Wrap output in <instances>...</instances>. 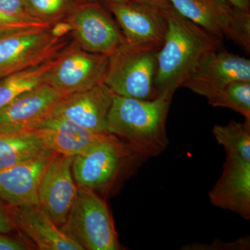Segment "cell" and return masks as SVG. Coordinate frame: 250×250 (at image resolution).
I'll use <instances>...</instances> for the list:
<instances>
[{"label":"cell","instance_id":"obj_1","mask_svg":"<svg viewBox=\"0 0 250 250\" xmlns=\"http://www.w3.org/2000/svg\"><path fill=\"white\" fill-rule=\"evenodd\" d=\"M167 28L157 55L156 97L172 99L207 54L218 50L222 40L189 21L171 6L162 9Z\"/></svg>","mask_w":250,"mask_h":250},{"label":"cell","instance_id":"obj_2","mask_svg":"<svg viewBox=\"0 0 250 250\" xmlns=\"http://www.w3.org/2000/svg\"><path fill=\"white\" fill-rule=\"evenodd\" d=\"M171 101L164 96L141 100L115 95L107 117L108 131L147 159L160 155L170 144L166 121Z\"/></svg>","mask_w":250,"mask_h":250},{"label":"cell","instance_id":"obj_3","mask_svg":"<svg viewBox=\"0 0 250 250\" xmlns=\"http://www.w3.org/2000/svg\"><path fill=\"white\" fill-rule=\"evenodd\" d=\"M147 159L110 133L89 150L74 157L72 174L79 187L107 192Z\"/></svg>","mask_w":250,"mask_h":250},{"label":"cell","instance_id":"obj_4","mask_svg":"<svg viewBox=\"0 0 250 250\" xmlns=\"http://www.w3.org/2000/svg\"><path fill=\"white\" fill-rule=\"evenodd\" d=\"M161 47L125 41L108 57L103 83L115 95L141 100L156 98L154 80Z\"/></svg>","mask_w":250,"mask_h":250},{"label":"cell","instance_id":"obj_5","mask_svg":"<svg viewBox=\"0 0 250 250\" xmlns=\"http://www.w3.org/2000/svg\"><path fill=\"white\" fill-rule=\"evenodd\" d=\"M88 250H118V235L108 206L95 190L79 187L66 223L61 228Z\"/></svg>","mask_w":250,"mask_h":250},{"label":"cell","instance_id":"obj_6","mask_svg":"<svg viewBox=\"0 0 250 250\" xmlns=\"http://www.w3.org/2000/svg\"><path fill=\"white\" fill-rule=\"evenodd\" d=\"M177 12L219 39L250 51V12L223 0H167Z\"/></svg>","mask_w":250,"mask_h":250},{"label":"cell","instance_id":"obj_7","mask_svg":"<svg viewBox=\"0 0 250 250\" xmlns=\"http://www.w3.org/2000/svg\"><path fill=\"white\" fill-rule=\"evenodd\" d=\"M50 28L21 31L0 39V79L54 59L71 42V34L57 37Z\"/></svg>","mask_w":250,"mask_h":250},{"label":"cell","instance_id":"obj_8","mask_svg":"<svg viewBox=\"0 0 250 250\" xmlns=\"http://www.w3.org/2000/svg\"><path fill=\"white\" fill-rule=\"evenodd\" d=\"M108 57L87 52L72 39L61 52L45 83L62 96L103 83Z\"/></svg>","mask_w":250,"mask_h":250},{"label":"cell","instance_id":"obj_9","mask_svg":"<svg viewBox=\"0 0 250 250\" xmlns=\"http://www.w3.org/2000/svg\"><path fill=\"white\" fill-rule=\"evenodd\" d=\"M67 21L72 39L87 52L109 56L125 42L121 29L100 1L79 5Z\"/></svg>","mask_w":250,"mask_h":250},{"label":"cell","instance_id":"obj_10","mask_svg":"<svg viewBox=\"0 0 250 250\" xmlns=\"http://www.w3.org/2000/svg\"><path fill=\"white\" fill-rule=\"evenodd\" d=\"M101 3L116 18L126 42L162 46L167 28L162 9L134 0Z\"/></svg>","mask_w":250,"mask_h":250},{"label":"cell","instance_id":"obj_11","mask_svg":"<svg viewBox=\"0 0 250 250\" xmlns=\"http://www.w3.org/2000/svg\"><path fill=\"white\" fill-rule=\"evenodd\" d=\"M73 159L56 154L42 174L38 190L39 205L59 228L66 223L78 191L72 174Z\"/></svg>","mask_w":250,"mask_h":250},{"label":"cell","instance_id":"obj_12","mask_svg":"<svg viewBox=\"0 0 250 250\" xmlns=\"http://www.w3.org/2000/svg\"><path fill=\"white\" fill-rule=\"evenodd\" d=\"M115 94L104 83L62 97L49 116L60 117L99 134L109 133L107 117Z\"/></svg>","mask_w":250,"mask_h":250},{"label":"cell","instance_id":"obj_13","mask_svg":"<svg viewBox=\"0 0 250 250\" xmlns=\"http://www.w3.org/2000/svg\"><path fill=\"white\" fill-rule=\"evenodd\" d=\"M62 97L46 83L21 93L0 109V132L34 129Z\"/></svg>","mask_w":250,"mask_h":250},{"label":"cell","instance_id":"obj_14","mask_svg":"<svg viewBox=\"0 0 250 250\" xmlns=\"http://www.w3.org/2000/svg\"><path fill=\"white\" fill-rule=\"evenodd\" d=\"M57 153L49 149L33 159L0 170V199L9 207L39 205L42 174Z\"/></svg>","mask_w":250,"mask_h":250},{"label":"cell","instance_id":"obj_15","mask_svg":"<svg viewBox=\"0 0 250 250\" xmlns=\"http://www.w3.org/2000/svg\"><path fill=\"white\" fill-rule=\"evenodd\" d=\"M210 202L250 219V161L227 155L221 175L208 192Z\"/></svg>","mask_w":250,"mask_h":250},{"label":"cell","instance_id":"obj_16","mask_svg":"<svg viewBox=\"0 0 250 250\" xmlns=\"http://www.w3.org/2000/svg\"><path fill=\"white\" fill-rule=\"evenodd\" d=\"M235 81L250 82L249 59L218 49L202 59L182 87L202 96Z\"/></svg>","mask_w":250,"mask_h":250},{"label":"cell","instance_id":"obj_17","mask_svg":"<svg viewBox=\"0 0 250 250\" xmlns=\"http://www.w3.org/2000/svg\"><path fill=\"white\" fill-rule=\"evenodd\" d=\"M15 228L41 250H83L77 240L57 226L39 205L9 207Z\"/></svg>","mask_w":250,"mask_h":250},{"label":"cell","instance_id":"obj_18","mask_svg":"<svg viewBox=\"0 0 250 250\" xmlns=\"http://www.w3.org/2000/svg\"><path fill=\"white\" fill-rule=\"evenodd\" d=\"M33 129L37 131L49 149L72 157L89 150L110 134L93 132L65 118L52 116Z\"/></svg>","mask_w":250,"mask_h":250},{"label":"cell","instance_id":"obj_19","mask_svg":"<svg viewBox=\"0 0 250 250\" xmlns=\"http://www.w3.org/2000/svg\"><path fill=\"white\" fill-rule=\"evenodd\" d=\"M35 129L0 132V170L49 150Z\"/></svg>","mask_w":250,"mask_h":250},{"label":"cell","instance_id":"obj_20","mask_svg":"<svg viewBox=\"0 0 250 250\" xmlns=\"http://www.w3.org/2000/svg\"><path fill=\"white\" fill-rule=\"evenodd\" d=\"M59 54L40 65L0 79V109L21 93L45 83L49 72L58 62Z\"/></svg>","mask_w":250,"mask_h":250},{"label":"cell","instance_id":"obj_21","mask_svg":"<svg viewBox=\"0 0 250 250\" xmlns=\"http://www.w3.org/2000/svg\"><path fill=\"white\" fill-rule=\"evenodd\" d=\"M203 97L211 106L233 110L250 121V82L235 81L207 92Z\"/></svg>","mask_w":250,"mask_h":250},{"label":"cell","instance_id":"obj_22","mask_svg":"<svg viewBox=\"0 0 250 250\" xmlns=\"http://www.w3.org/2000/svg\"><path fill=\"white\" fill-rule=\"evenodd\" d=\"M213 134L227 155L250 161V121H232L226 125H215Z\"/></svg>","mask_w":250,"mask_h":250},{"label":"cell","instance_id":"obj_23","mask_svg":"<svg viewBox=\"0 0 250 250\" xmlns=\"http://www.w3.org/2000/svg\"><path fill=\"white\" fill-rule=\"evenodd\" d=\"M26 9L31 18L54 24L65 21L77 6V0H25Z\"/></svg>","mask_w":250,"mask_h":250},{"label":"cell","instance_id":"obj_24","mask_svg":"<svg viewBox=\"0 0 250 250\" xmlns=\"http://www.w3.org/2000/svg\"><path fill=\"white\" fill-rule=\"evenodd\" d=\"M52 24L37 20L11 17L0 11V39L5 36L31 29H49Z\"/></svg>","mask_w":250,"mask_h":250},{"label":"cell","instance_id":"obj_25","mask_svg":"<svg viewBox=\"0 0 250 250\" xmlns=\"http://www.w3.org/2000/svg\"><path fill=\"white\" fill-rule=\"evenodd\" d=\"M250 237L246 236L239 238L236 241L231 243L213 242L210 245L194 243L186 246L185 250H249Z\"/></svg>","mask_w":250,"mask_h":250},{"label":"cell","instance_id":"obj_26","mask_svg":"<svg viewBox=\"0 0 250 250\" xmlns=\"http://www.w3.org/2000/svg\"><path fill=\"white\" fill-rule=\"evenodd\" d=\"M0 11L11 17L36 20L28 14L25 0H0Z\"/></svg>","mask_w":250,"mask_h":250},{"label":"cell","instance_id":"obj_27","mask_svg":"<svg viewBox=\"0 0 250 250\" xmlns=\"http://www.w3.org/2000/svg\"><path fill=\"white\" fill-rule=\"evenodd\" d=\"M0 199V233L6 234L12 232L16 228L10 216L9 208Z\"/></svg>","mask_w":250,"mask_h":250},{"label":"cell","instance_id":"obj_28","mask_svg":"<svg viewBox=\"0 0 250 250\" xmlns=\"http://www.w3.org/2000/svg\"><path fill=\"white\" fill-rule=\"evenodd\" d=\"M30 250V247L17 239L10 238L0 233V250Z\"/></svg>","mask_w":250,"mask_h":250},{"label":"cell","instance_id":"obj_29","mask_svg":"<svg viewBox=\"0 0 250 250\" xmlns=\"http://www.w3.org/2000/svg\"><path fill=\"white\" fill-rule=\"evenodd\" d=\"M50 30L54 36L60 38L71 34L72 27L70 23L65 21L52 24Z\"/></svg>","mask_w":250,"mask_h":250},{"label":"cell","instance_id":"obj_30","mask_svg":"<svg viewBox=\"0 0 250 250\" xmlns=\"http://www.w3.org/2000/svg\"><path fill=\"white\" fill-rule=\"evenodd\" d=\"M223 1L229 3L238 9L250 12V0H223Z\"/></svg>","mask_w":250,"mask_h":250},{"label":"cell","instance_id":"obj_31","mask_svg":"<svg viewBox=\"0 0 250 250\" xmlns=\"http://www.w3.org/2000/svg\"><path fill=\"white\" fill-rule=\"evenodd\" d=\"M134 1L153 5V6L160 8V9H164L170 5L167 0H134Z\"/></svg>","mask_w":250,"mask_h":250},{"label":"cell","instance_id":"obj_32","mask_svg":"<svg viewBox=\"0 0 250 250\" xmlns=\"http://www.w3.org/2000/svg\"><path fill=\"white\" fill-rule=\"evenodd\" d=\"M127 1V0H77L79 5L85 4V3L95 2V1H117V2H120V1Z\"/></svg>","mask_w":250,"mask_h":250}]
</instances>
